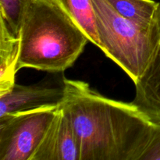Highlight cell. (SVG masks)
I'll use <instances>...</instances> for the list:
<instances>
[{
    "label": "cell",
    "instance_id": "5b68a950",
    "mask_svg": "<svg viewBox=\"0 0 160 160\" xmlns=\"http://www.w3.org/2000/svg\"><path fill=\"white\" fill-rule=\"evenodd\" d=\"M62 73H49L39 82L30 85L14 84L0 95V117L38 108L59 106L65 95Z\"/></svg>",
    "mask_w": 160,
    "mask_h": 160
},
{
    "label": "cell",
    "instance_id": "8fae6325",
    "mask_svg": "<svg viewBox=\"0 0 160 160\" xmlns=\"http://www.w3.org/2000/svg\"><path fill=\"white\" fill-rule=\"evenodd\" d=\"M33 0H0V20H2L11 32L20 37L22 21L28 6Z\"/></svg>",
    "mask_w": 160,
    "mask_h": 160
},
{
    "label": "cell",
    "instance_id": "4fadbf2b",
    "mask_svg": "<svg viewBox=\"0 0 160 160\" xmlns=\"http://www.w3.org/2000/svg\"><path fill=\"white\" fill-rule=\"evenodd\" d=\"M156 22H157V24L158 26H159V31H160V2H159V5H158L157 11H156Z\"/></svg>",
    "mask_w": 160,
    "mask_h": 160
},
{
    "label": "cell",
    "instance_id": "8992f818",
    "mask_svg": "<svg viewBox=\"0 0 160 160\" xmlns=\"http://www.w3.org/2000/svg\"><path fill=\"white\" fill-rule=\"evenodd\" d=\"M32 160H81L76 133L61 106Z\"/></svg>",
    "mask_w": 160,
    "mask_h": 160
},
{
    "label": "cell",
    "instance_id": "52a82bcc",
    "mask_svg": "<svg viewBox=\"0 0 160 160\" xmlns=\"http://www.w3.org/2000/svg\"><path fill=\"white\" fill-rule=\"evenodd\" d=\"M132 101L152 123L160 124V46L140 79Z\"/></svg>",
    "mask_w": 160,
    "mask_h": 160
},
{
    "label": "cell",
    "instance_id": "30bf717a",
    "mask_svg": "<svg viewBox=\"0 0 160 160\" xmlns=\"http://www.w3.org/2000/svg\"><path fill=\"white\" fill-rule=\"evenodd\" d=\"M121 16L144 28L156 23L159 2L153 0H106Z\"/></svg>",
    "mask_w": 160,
    "mask_h": 160
},
{
    "label": "cell",
    "instance_id": "277c9868",
    "mask_svg": "<svg viewBox=\"0 0 160 160\" xmlns=\"http://www.w3.org/2000/svg\"><path fill=\"white\" fill-rule=\"evenodd\" d=\"M59 106L0 117V160H32Z\"/></svg>",
    "mask_w": 160,
    "mask_h": 160
},
{
    "label": "cell",
    "instance_id": "7a4b0ae2",
    "mask_svg": "<svg viewBox=\"0 0 160 160\" xmlns=\"http://www.w3.org/2000/svg\"><path fill=\"white\" fill-rule=\"evenodd\" d=\"M17 71L35 69L62 73L71 67L89 39L56 0H33L20 32Z\"/></svg>",
    "mask_w": 160,
    "mask_h": 160
},
{
    "label": "cell",
    "instance_id": "6da1fadb",
    "mask_svg": "<svg viewBox=\"0 0 160 160\" xmlns=\"http://www.w3.org/2000/svg\"><path fill=\"white\" fill-rule=\"evenodd\" d=\"M73 127L81 160H139L153 123L133 104L111 99L82 81L65 78L60 105Z\"/></svg>",
    "mask_w": 160,
    "mask_h": 160
},
{
    "label": "cell",
    "instance_id": "9c48e42d",
    "mask_svg": "<svg viewBox=\"0 0 160 160\" xmlns=\"http://www.w3.org/2000/svg\"><path fill=\"white\" fill-rule=\"evenodd\" d=\"M86 34L89 42L100 47L92 0H56Z\"/></svg>",
    "mask_w": 160,
    "mask_h": 160
},
{
    "label": "cell",
    "instance_id": "ba28073f",
    "mask_svg": "<svg viewBox=\"0 0 160 160\" xmlns=\"http://www.w3.org/2000/svg\"><path fill=\"white\" fill-rule=\"evenodd\" d=\"M0 21V95H2L15 84L20 40L2 20Z\"/></svg>",
    "mask_w": 160,
    "mask_h": 160
},
{
    "label": "cell",
    "instance_id": "3957f363",
    "mask_svg": "<svg viewBox=\"0 0 160 160\" xmlns=\"http://www.w3.org/2000/svg\"><path fill=\"white\" fill-rule=\"evenodd\" d=\"M99 48L135 84L160 46L157 22L144 28L119 14L106 0H92Z\"/></svg>",
    "mask_w": 160,
    "mask_h": 160
},
{
    "label": "cell",
    "instance_id": "7c38bea8",
    "mask_svg": "<svg viewBox=\"0 0 160 160\" xmlns=\"http://www.w3.org/2000/svg\"><path fill=\"white\" fill-rule=\"evenodd\" d=\"M139 160H160V124L153 123L151 137Z\"/></svg>",
    "mask_w": 160,
    "mask_h": 160
}]
</instances>
